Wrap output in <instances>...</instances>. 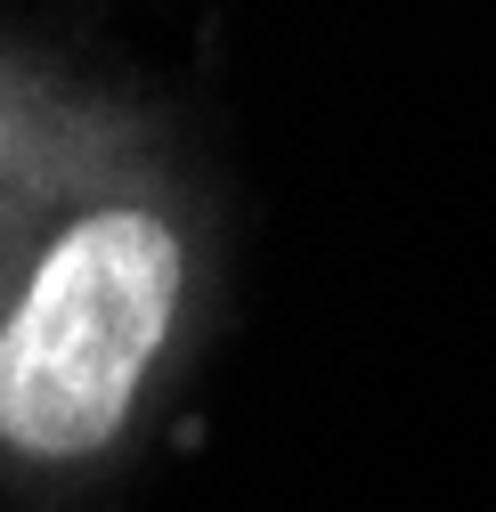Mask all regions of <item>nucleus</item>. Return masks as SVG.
I'll return each mask as SVG.
<instances>
[{"instance_id":"1","label":"nucleus","mask_w":496,"mask_h":512,"mask_svg":"<svg viewBox=\"0 0 496 512\" xmlns=\"http://www.w3.org/2000/svg\"><path fill=\"white\" fill-rule=\"evenodd\" d=\"M179 301V244L155 212H98L57 236L0 326V439L25 456H90L131 415Z\"/></svg>"}]
</instances>
